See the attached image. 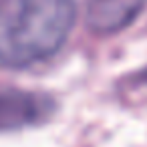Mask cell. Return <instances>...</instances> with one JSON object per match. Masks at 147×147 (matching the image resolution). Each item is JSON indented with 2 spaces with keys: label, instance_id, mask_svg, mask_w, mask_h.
I'll use <instances>...</instances> for the list:
<instances>
[{
  "label": "cell",
  "instance_id": "1",
  "mask_svg": "<svg viewBox=\"0 0 147 147\" xmlns=\"http://www.w3.org/2000/svg\"><path fill=\"white\" fill-rule=\"evenodd\" d=\"M75 18V0H0V65L24 69L51 59Z\"/></svg>",
  "mask_w": 147,
  "mask_h": 147
},
{
  "label": "cell",
  "instance_id": "2",
  "mask_svg": "<svg viewBox=\"0 0 147 147\" xmlns=\"http://www.w3.org/2000/svg\"><path fill=\"white\" fill-rule=\"evenodd\" d=\"M55 113V101L40 93L2 89L0 91V133L20 131L38 125Z\"/></svg>",
  "mask_w": 147,
  "mask_h": 147
},
{
  "label": "cell",
  "instance_id": "3",
  "mask_svg": "<svg viewBox=\"0 0 147 147\" xmlns=\"http://www.w3.org/2000/svg\"><path fill=\"white\" fill-rule=\"evenodd\" d=\"M147 6V0H89L87 26L95 34H115L127 28Z\"/></svg>",
  "mask_w": 147,
  "mask_h": 147
}]
</instances>
